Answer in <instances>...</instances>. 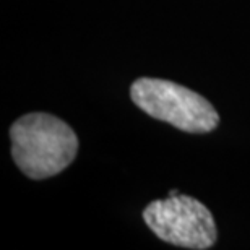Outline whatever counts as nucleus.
<instances>
[{
    "instance_id": "obj_1",
    "label": "nucleus",
    "mask_w": 250,
    "mask_h": 250,
    "mask_svg": "<svg viewBox=\"0 0 250 250\" xmlns=\"http://www.w3.org/2000/svg\"><path fill=\"white\" fill-rule=\"evenodd\" d=\"M12 156L31 179H47L62 172L78 151V138L72 127L44 112L20 117L10 127Z\"/></svg>"
},
{
    "instance_id": "obj_2",
    "label": "nucleus",
    "mask_w": 250,
    "mask_h": 250,
    "mask_svg": "<svg viewBox=\"0 0 250 250\" xmlns=\"http://www.w3.org/2000/svg\"><path fill=\"white\" fill-rule=\"evenodd\" d=\"M130 96L148 116L184 132L208 133L219 124L218 112L203 96L167 80L138 78L130 88Z\"/></svg>"
},
{
    "instance_id": "obj_3",
    "label": "nucleus",
    "mask_w": 250,
    "mask_h": 250,
    "mask_svg": "<svg viewBox=\"0 0 250 250\" xmlns=\"http://www.w3.org/2000/svg\"><path fill=\"white\" fill-rule=\"evenodd\" d=\"M143 219L161 241L177 247L205 250L218 237L211 211L188 195L154 200L143 209Z\"/></svg>"
}]
</instances>
